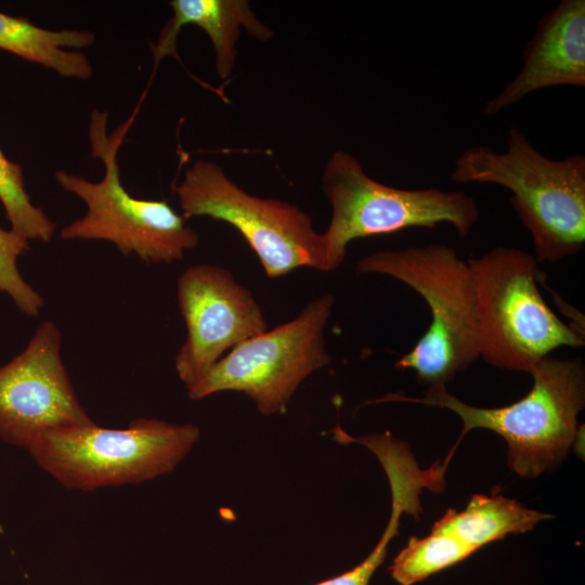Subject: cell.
<instances>
[{"instance_id":"cell-17","label":"cell","mask_w":585,"mask_h":585,"mask_svg":"<svg viewBox=\"0 0 585 585\" xmlns=\"http://www.w3.org/2000/svg\"><path fill=\"white\" fill-rule=\"evenodd\" d=\"M0 202L12 231L28 240L49 243L52 239L56 224L31 203L21 165L8 159L1 148Z\"/></svg>"},{"instance_id":"cell-7","label":"cell","mask_w":585,"mask_h":585,"mask_svg":"<svg viewBox=\"0 0 585 585\" xmlns=\"http://www.w3.org/2000/svg\"><path fill=\"white\" fill-rule=\"evenodd\" d=\"M322 190L332 206V219L323 233L327 272L341 265L354 239L408 227L435 229L441 223L452 225L465 237L480 217L474 198L464 191L406 190L382 184L346 151L334 152L327 160Z\"/></svg>"},{"instance_id":"cell-15","label":"cell","mask_w":585,"mask_h":585,"mask_svg":"<svg viewBox=\"0 0 585 585\" xmlns=\"http://www.w3.org/2000/svg\"><path fill=\"white\" fill-rule=\"evenodd\" d=\"M549 518L552 516L498 494H474L464 510L448 509L432 525L431 532L453 535L478 550L508 534L525 533Z\"/></svg>"},{"instance_id":"cell-12","label":"cell","mask_w":585,"mask_h":585,"mask_svg":"<svg viewBox=\"0 0 585 585\" xmlns=\"http://www.w3.org/2000/svg\"><path fill=\"white\" fill-rule=\"evenodd\" d=\"M585 86V0H561L536 22L518 75L483 107L493 116L550 87Z\"/></svg>"},{"instance_id":"cell-8","label":"cell","mask_w":585,"mask_h":585,"mask_svg":"<svg viewBox=\"0 0 585 585\" xmlns=\"http://www.w3.org/2000/svg\"><path fill=\"white\" fill-rule=\"evenodd\" d=\"M174 192L185 219L205 216L234 226L268 277L302 266L327 272L324 236L308 213L286 202L245 192L216 162L196 160Z\"/></svg>"},{"instance_id":"cell-3","label":"cell","mask_w":585,"mask_h":585,"mask_svg":"<svg viewBox=\"0 0 585 585\" xmlns=\"http://www.w3.org/2000/svg\"><path fill=\"white\" fill-rule=\"evenodd\" d=\"M358 273L393 277L428 304L431 323L411 351L394 364L412 369L426 386H445L478 358L474 283L468 261L443 244L380 250L362 258Z\"/></svg>"},{"instance_id":"cell-11","label":"cell","mask_w":585,"mask_h":585,"mask_svg":"<svg viewBox=\"0 0 585 585\" xmlns=\"http://www.w3.org/2000/svg\"><path fill=\"white\" fill-rule=\"evenodd\" d=\"M177 298L186 339L174 358L179 379L188 389L230 349L268 330L261 307L226 269L194 264L178 278Z\"/></svg>"},{"instance_id":"cell-4","label":"cell","mask_w":585,"mask_h":585,"mask_svg":"<svg viewBox=\"0 0 585 585\" xmlns=\"http://www.w3.org/2000/svg\"><path fill=\"white\" fill-rule=\"evenodd\" d=\"M138 110V109H136ZM135 113L107 134L108 114L93 109L89 125L91 156L102 160L100 182L57 170L56 182L87 205L86 214L64 226V240H105L146 263L170 264L183 259L198 244V234L164 200L139 199L130 195L120 180L117 155Z\"/></svg>"},{"instance_id":"cell-13","label":"cell","mask_w":585,"mask_h":585,"mask_svg":"<svg viewBox=\"0 0 585 585\" xmlns=\"http://www.w3.org/2000/svg\"><path fill=\"white\" fill-rule=\"evenodd\" d=\"M170 6L173 14L153 47L155 66L166 56L178 57L177 38L182 27L188 24L198 26L208 35L216 55V70L221 79L233 73L240 28L259 41L270 40L274 35L257 18L245 0H173Z\"/></svg>"},{"instance_id":"cell-1","label":"cell","mask_w":585,"mask_h":585,"mask_svg":"<svg viewBox=\"0 0 585 585\" xmlns=\"http://www.w3.org/2000/svg\"><path fill=\"white\" fill-rule=\"evenodd\" d=\"M504 153L487 145L465 150L454 162L451 181L507 188L538 262L576 255L585 243V156L547 158L517 127L509 128Z\"/></svg>"},{"instance_id":"cell-5","label":"cell","mask_w":585,"mask_h":585,"mask_svg":"<svg viewBox=\"0 0 585 585\" xmlns=\"http://www.w3.org/2000/svg\"><path fill=\"white\" fill-rule=\"evenodd\" d=\"M477 304L479 358L498 368L531 373L560 347L584 346V333L548 307L538 284L545 273L531 253L494 247L468 260Z\"/></svg>"},{"instance_id":"cell-9","label":"cell","mask_w":585,"mask_h":585,"mask_svg":"<svg viewBox=\"0 0 585 585\" xmlns=\"http://www.w3.org/2000/svg\"><path fill=\"white\" fill-rule=\"evenodd\" d=\"M334 302L332 295H323L294 320L237 344L186 389L188 398L237 391L249 396L264 416L285 413L299 385L332 361L324 329Z\"/></svg>"},{"instance_id":"cell-10","label":"cell","mask_w":585,"mask_h":585,"mask_svg":"<svg viewBox=\"0 0 585 585\" xmlns=\"http://www.w3.org/2000/svg\"><path fill=\"white\" fill-rule=\"evenodd\" d=\"M62 334L42 321L23 351L0 366V439L28 450L43 433L94 424L63 363Z\"/></svg>"},{"instance_id":"cell-18","label":"cell","mask_w":585,"mask_h":585,"mask_svg":"<svg viewBox=\"0 0 585 585\" xmlns=\"http://www.w3.org/2000/svg\"><path fill=\"white\" fill-rule=\"evenodd\" d=\"M389 484L392 496L391 516L374 549L352 570L315 585H369L375 571L387 556L388 545L399 534L401 515L405 512L413 515L416 519L419 518V514L422 511L419 487L404 479L393 480Z\"/></svg>"},{"instance_id":"cell-6","label":"cell","mask_w":585,"mask_h":585,"mask_svg":"<svg viewBox=\"0 0 585 585\" xmlns=\"http://www.w3.org/2000/svg\"><path fill=\"white\" fill-rule=\"evenodd\" d=\"M194 424L136 418L127 428L95 422L51 430L27 450L34 461L68 490L138 484L170 473L199 440Z\"/></svg>"},{"instance_id":"cell-14","label":"cell","mask_w":585,"mask_h":585,"mask_svg":"<svg viewBox=\"0 0 585 585\" xmlns=\"http://www.w3.org/2000/svg\"><path fill=\"white\" fill-rule=\"evenodd\" d=\"M95 36L90 30H50L23 17L0 12V50L55 70L63 77L89 79L93 69L88 57L67 49H86Z\"/></svg>"},{"instance_id":"cell-2","label":"cell","mask_w":585,"mask_h":585,"mask_svg":"<svg viewBox=\"0 0 585 585\" xmlns=\"http://www.w3.org/2000/svg\"><path fill=\"white\" fill-rule=\"evenodd\" d=\"M530 374V392L503 407L469 405L445 386L429 387L421 398L390 393L368 403L411 402L450 410L463 421L461 437L476 428L496 432L507 442L509 468L534 478L560 464L576 442L577 416L585 405V366L580 358L548 355Z\"/></svg>"},{"instance_id":"cell-16","label":"cell","mask_w":585,"mask_h":585,"mask_svg":"<svg viewBox=\"0 0 585 585\" xmlns=\"http://www.w3.org/2000/svg\"><path fill=\"white\" fill-rule=\"evenodd\" d=\"M474 551L453 535L431 532L422 538L411 537L393 559L389 571L400 585H413L463 561Z\"/></svg>"},{"instance_id":"cell-19","label":"cell","mask_w":585,"mask_h":585,"mask_svg":"<svg viewBox=\"0 0 585 585\" xmlns=\"http://www.w3.org/2000/svg\"><path fill=\"white\" fill-rule=\"evenodd\" d=\"M29 250V240L14 231L0 227V291L29 317H37L44 299L21 274L17 259Z\"/></svg>"}]
</instances>
